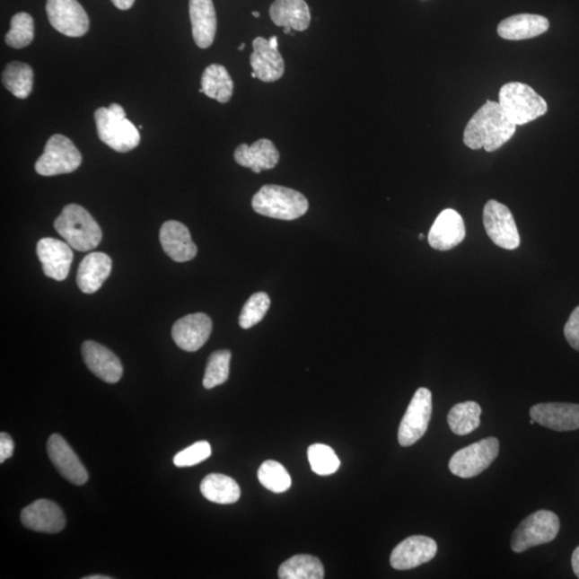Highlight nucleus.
I'll list each match as a JSON object with an SVG mask.
<instances>
[{"instance_id":"obj_1","label":"nucleus","mask_w":579,"mask_h":579,"mask_svg":"<svg viewBox=\"0 0 579 579\" xmlns=\"http://www.w3.org/2000/svg\"><path fill=\"white\" fill-rule=\"evenodd\" d=\"M515 131L516 125L506 118L499 102L487 101L469 120L463 132V143L471 150L484 148L492 153L504 146Z\"/></svg>"},{"instance_id":"obj_2","label":"nucleus","mask_w":579,"mask_h":579,"mask_svg":"<svg viewBox=\"0 0 579 579\" xmlns=\"http://www.w3.org/2000/svg\"><path fill=\"white\" fill-rule=\"evenodd\" d=\"M54 227L66 242L77 251H91L101 244L102 232L84 207L69 204L55 220Z\"/></svg>"},{"instance_id":"obj_3","label":"nucleus","mask_w":579,"mask_h":579,"mask_svg":"<svg viewBox=\"0 0 579 579\" xmlns=\"http://www.w3.org/2000/svg\"><path fill=\"white\" fill-rule=\"evenodd\" d=\"M98 136L104 145L118 153H128L139 146L141 136L136 127L126 118L123 107L113 103L95 112Z\"/></svg>"},{"instance_id":"obj_4","label":"nucleus","mask_w":579,"mask_h":579,"mask_svg":"<svg viewBox=\"0 0 579 579\" xmlns=\"http://www.w3.org/2000/svg\"><path fill=\"white\" fill-rule=\"evenodd\" d=\"M255 212L269 218L294 220L304 216L309 204L301 192L277 185H266L252 197Z\"/></svg>"},{"instance_id":"obj_5","label":"nucleus","mask_w":579,"mask_h":579,"mask_svg":"<svg viewBox=\"0 0 579 579\" xmlns=\"http://www.w3.org/2000/svg\"><path fill=\"white\" fill-rule=\"evenodd\" d=\"M499 104L506 118L516 126L536 120L548 112V103L531 86L511 82L501 87Z\"/></svg>"},{"instance_id":"obj_6","label":"nucleus","mask_w":579,"mask_h":579,"mask_svg":"<svg viewBox=\"0 0 579 579\" xmlns=\"http://www.w3.org/2000/svg\"><path fill=\"white\" fill-rule=\"evenodd\" d=\"M560 521L554 512L540 510L529 515L513 533L511 548L522 553L536 546L550 543L558 536Z\"/></svg>"},{"instance_id":"obj_7","label":"nucleus","mask_w":579,"mask_h":579,"mask_svg":"<svg viewBox=\"0 0 579 579\" xmlns=\"http://www.w3.org/2000/svg\"><path fill=\"white\" fill-rule=\"evenodd\" d=\"M81 164L82 154L74 142L63 135H54L47 142L35 169L42 176H55L73 173Z\"/></svg>"},{"instance_id":"obj_8","label":"nucleus","mask_w":579,"mask_h":579,"mask_svg":"<svg viewBox=\"0 0 579 579\" xmlns=\"http://www.w3.org/2000/svg\"><path fill=\"white\" fill-rule=\"evenodd\" d=\"M499 448V441L494 437L466 446L452 456L450 471L462 478L477 477L497 459Z\"/></svg>"},{"instance_id":"obj_9","label":"nucleus","mask_w":579,"mask_h":579,"mask_svg":"<svg viewBox=\"0 0 579 579\" xmlns=\"http://www.w3.org/2000/svg\"><path fill=\"white\" fill-rule=\"evenodd\" d=\"M485 231L495 245L506 250H517L521 245L514 217L504 204L490 200L485 204L483 212Z\"/></svg>"},{"instance_id":"obj_10","label":"nucleus","mask_w":579,"mask_h":579,"mask_svg":"<svg viewBox=\"0 0 579 579\" xmlns=\"http://www.w3.org/2000/svg\"><path fill=\"white\" fill-rule=\"evenodd\" d=\"M432 413V391L426 388L418 389L400 423L399 443L401 446H411L426 434Z\"/></svg>"},{"instance_id":"obj_11","label":"nucleus","mask_w":579,"mask_h":579,"mask_svg":"<svg viewBox=\"0 0 579 579\" xmlns=\"http://www.w3.org/2000/svg\"><path fill=\"white\" fill-rule=\"evenodd\" d=\"M47 13L49 23L65 36L82 37L90 30V19L77 0H48Z\"/></svg>"},{"instance_id":"obj_12","label":"nucleus","mask_w":579,"mask_h":579,"mask_svg":"<svg viewBox=\"0 0 579 579\" xmlns=\"http://www.w3.org/2000/svg\"><path fill=\"white\" fill-rule=\"evenodd\" d=\"M252 48L250 65L257 79L266 83L280 80L285 74V62L278 49L277 37H258Z\"/></svg>"},{"instance_id":"obj_13","label":"nucleus","mask_w":579,"mask_h":579,"mask_svg":"<svg viewBox=\"0 0 579 579\" xmlns=\"http://www.w3.org/2000/svg\"><path fill=\"white\" fill-rule=\"evenodd\" d=\"M438 553V545L432 538L413 536L402 540L390 555L395 570H410L432 561Z\"/></svg>"},{"instance_id":"obj_14","label":"nucleus","mask_w":579,"mask_h":579,"mask_svg":"<svg viewBox=\"0 0 579 579\" xmlns=\"http://www.w3.org/2000/svg\"><path fill=\"white\" fill-rule=\"evenodd\" d=\"M37 255L47 277L57 281L68 277L74 261V252L68 242L46 237L39 241Z\"/></svg>"},{"instance_id":"obj_15","label":"nucleus","mask_w":579,"mask_h":579,"mask_svg":"<svg viewBox=\"0 0 579 579\" xmlns=\"http://www.w3.org/2000/svg\"><path fill=\"white\" fill-rule=\"evenodd\" d=\"M48 455L60 476L81 487L88 481V472L79 457L62 435L54 434L48 441Z\"/></svg>"},{"instance_id":"obj_16","label":"nucleus","mask_w":579,"mask_h":579,"mask_svg":"<svg viewBox=\"0 0 579 579\" xmlns=\"http://www.w3.org/2000/svg\"><path fill=\"white\" fill-rule=\"evenodd\" d=\"M212 329V320L207 314L192 313L175 322L172 338L181 350L196 352L206 344Z\"/></svg>"},{"instance_id":"obj_17","label":"nucleus","mask_w":579,"mask_h":579,"mask_svg":"<svg viewBox=\"0 0 579 579\" xmlns=\"http://www.w3.org/2000/svg\"><path fill=\"white\" fill-rule=\"evenodd\" d=\"M21 522L30 531L58 533L66 526L64 512L51 500L39 499L21 513Z\"/></svg>"},{"instance_id":"obj_18","label":"nucleus","mask_w":579,"mask_h":579,"mask_svg":"<svg viewBox=\"0 0 579 579\" xmlns=\"http://www.w3.org/2000/svg\"><path fill=\"white\" fill-rule=\"evenodd\" d=\"M82 355L87 368L102 382L114 384L123 377L124 369L119 358L108 347L87 340L82 346Z\"/></svg>"},{"instance_id":"obj_19","label":"nucleus","mask_w":579,"mask_h":579,"mask_svg":"<svg viewBox=\"0 0 579 579\" xmlns=\"http://www.w3.org/2000/svg\"><path fill=\"white\" fill-rule=\"evenodd\" d=\"M531 416L540 426L556 432H572L579 429V405L576 404H538L531 408Z\"/></svg>"},{"instance_id":"obj_20","label":"nucleus","mask_w":579,"mask_h":579,"mask_svg":"<svg viewBox=\"0 0 579 579\" xmlns=\"http://www.w3.org/2000/svg\"><path fill=\"white\" fill-rule=\"evenodd\" d=\"M465 223L454 209H444L429 231L428 242L435 250L448 251L465 240Z\"/></svg>"},{"instance_id":"obj_21","label":"nucleus","mask_w":579,"mask_h":579,"mask_svg":"<svg viewBox=\"0 0 579 579\" xmlns=\"http://www.w3.org/2000/svg\"><path fill=\"white\" fill-rule=\"evenodd\" d=\"M160 242L164 252L175 262H189L197 256V248L192 241L189 228L175 220L162 224Z\"/></svg>"},{"instance_id":"obj_22","label":"nucleus","mask_w":579,"mask_h":579,"mask_svg":"<svg viewBox=\"0 0 579 579\" xmlns=\"http://www.w3.org/2000/svg\"><path fill=\"white\" fill-rule=\"evenodd\" d=\"M269 16L275 25L284 27L285 35H292L291 31H306L311 21L305 0H275L270 5Z\"/></svg>"},{"instance_id":"obj_23","label":"nucleus","mask_w":579,"mask_h":579,"mask_svg":"<svg viewBox=\"0 0 579 579\" xmlns=\"http://www.w3.org/2000/svg\"><path fill=\"white\" fill-rule=\"evenodd\" d=\"M192 36L198 48L212 46L217 31V16L213 0H190Z\"/></svg>"},{"instance_id":"obj_24","label":"nucleus","mask_w":579,"mask_h":579,"mask_svg":"<svg viewBox=\"0 0 579 579\" xmlns=\"http://www.w3.org/2000/svg\"><path fill=\"white\" fill-rule=\"evenodd\" d=\"M235 162L241 167L250 169L253 173L272 170L277 165L280 154L272 141L258 140L252 145H241L234 153Z\"/></svg>"},{"instance_id":"obj_25","label":"nucleus","mask_w":579,"mask_h":579,"mask_svg":"<svg viewBox=\"0 0 579 579\" xmlns=\"http://www.w3.org/2000/svg\"><path fill=\"white\" fill-rule=\"evenodd\" d=\"M111 270V258L103 252H92L80 264L76 275L77 285L86 294H95L108 279Z\"/></svg>"},{"instance_id":"obj_26","label":"nucleus","mask_w":579,"mask_h":579,"mask_svg":"<svg viewBox=\"0 0 579 579\" xmlns=\"http://www.w3.org/2000/svg\"><path fill=\"white\" fill-rule=\"evenodd\" d=\"M549 29V22L542 15L517 14L501 22L498 34L505 40H526L544 34Z\"/></svg>"},{"instance_id":"obj_27","label":"nucleus","mask_w":579,"mask_h":579,"mask_svg":"<svg viewBox=\"0 0 579 579\" xmlns=\"http://www.w3.org/2000/svg\"><path fill=\"white\" fill-rule=\"evenodd\" d=\"M200 488L204 498L214 504H233L241 497L239 484L224 474H208L203 478Z\"/></svg>"},{"instance_id":"obj_28","label":"nucleus","mask_w":579,"mask_h":579,"mask_svg":"<svg viewBox=\"0 0 579 579\" xmlns=\"http://www.w3.org/2000/svg\"><path fill=\"white\" fill-rule=\"evenodd\" d=\"M203 93L220 103H227L233 95L234 84L228 70L214 64L204 70L201 82Z\"/></svg>"},{"instance_id":"obj_29","label":"nucleus","mask_w":579,"mask_h":579,"mask_svg":"<svg viewBox=\"0 0 579 579\" xmlns=\"http://www.w3.org/2000/svg\"><path fill=\"white\" fill-rule=\"evenodd\" d=\"M278 576L281 579H322L324 567L316 557L297 555L280 566Z\"/></svg>"},{"instance_id":"obj_30","label":"nucleus","mask_w":579,"mask_h":579,"mask_svg":"<svg viewBox=\"0 0 579 579\" xmlns=\"http://www.w3.org/2000/svg\"><path fill=\"white\" fill-rule=\"evenodd\" d=\"M481 407L476 401H466L452 408L448 415L449 426L457 435H467L481 425Z\"/></svg>"},{"instance_id":"obj_31","label":"nucleus","mask_w":579,"mask_h":579,"mask_svg":"<svg viewBox=\"0 0 579 579\" xmlns=\"http://www.w3.org/2000/svg\"><path fill=\"white\" fill-rule=\"evenodd\" d=\"M3 84L16 98L26 99L31 95L34 85V71L30 65L10 63L4 70Z\"/></svg>"},{"instance_id":"obj_32","label":"nucleus","mask_w":579,"mask_h":579,"mask_svg":"<svg viewBox=\"0 0 579 579\" xmlns=\"http://www.w3.org/2000/svg\"><path fill=\"white\" fill-rule=\"evenodd\" d=\"M259 481L275 494L286 492L291 487V477L281 463L275 461L263 462L258 471Z\"/></svg>"},{"instance_id":"obj_33","label":"nucleus","mask_w":579,"mask_h":579,"mask_svg":"<svg viewBox=\"0 0 579 579\" xmlns=\"http://www.w3.org/2000/svg\"><path fill=\"white\" fill-rule=\"evenodd\" d=\"M34 19L29 13H16L11 20V29L4 37L5 43L10 48H23L34 40Z\"/></svg>"},{"instance_id":"obj_34","label":"nucleus","mask_w":579,"mask_h":579,"mask_svg":"<svg viewBox=\"0 0 579 579\" xmlns=\"http://www.w3.org/2000/svg\"><path fill=\"white\" fill-rule=\"evenodd\" d=\"M231 352L220 350L214 352L208 358L203 385L206 390L216 388L227 382L230 374Z\"/></svg>"},{"instance_id":"obj_35","label":"nucleus","mask_w":579,"mask_h":579,"mask_svg":"<svg viewBox=\"0 0 579 579\" xmlns=\"http://www.w3.org/2000/svg\"><path fill=\"white\" fill-rule=\"evenodd\" d=\"M308 461L311 470L323 477L334 474L340 467V461L335 451L325 444L317 443L309 446Z\"/></svg>"},{"instance_id":"obj_36","label":"nucleus","mask_w":579,"mask_h":579,"mask_svg":"<svg viewBox=\"0 0 579 579\" xmlns=\"http://www.w3.org/2000/svg\"><path fill=\"white\" fill-rule=\"evenodd\" d=\"M269 306L270 299L266 292H258V294L251 295L250 299L242 307L239 320L241 328L250 329L261 322L266 317Z\"/></svg>"},{"instance_id":"obj_37","label":"nucleus","mask_w":579,"mask_h":579,"mask_svg":"<svg viewBox=\"0 0 579 579\" xmlns=\"http://www.w3.org/2000/svg\"><path fill=\"white\" fill-rule=\"evenodd\" d=\"M212 455V446L207 441H198L174 456V465L179 468L192 467L206 461Z\"/></svg>"},{"instance_id":"obj_38","label":"nucleus","mask_w":579,"mask_h":579,"mask_svg":"<svg viewBox=\"0 0 579 579\" xmlns=\"http://www.w3.org/2000/svg\"><path fill=\"white\" fill-rule=\"evenodd\" d=\"M565 336L573 349L579 352V306L573 311L566 323Z\"/></svg>"},{"instance_id":"obj_39","label":"nucleus","mask_w":579,"mask_h":579,"mask_svg":"<svg viewBox=\"0 0 579 579\" xmlns=\"http://www.w3.org/2000/svg\"><path fill=\"white\" fill-rule=\"evenodd\" d=\"M14 443L8 434H0V463H4L13 455Z\"/></svg>"},{"instance_id":"obj_40","label":"nucleus","mask_w":579,"mask_h":579,"mask_svg":"<svg viewBox=\"0 0 579 579\" xmlns=\"http://www.w3.org/2000/svg\"><path fill=\"white\" fill-rule=\"evenodd\" d=\"M111 2L119 10H129L135 4L136 0H111Z\"/></svg>"},{"instance_id":"obj_41","label":"nucleus","mask_w":579,"mask_h":579,"mask_svg":"<svg viewBox=\"0 0 579 579\" xmlns=\"http://www.w3.org/2000/svg\"><path fill=\"white\" fill-rule=\"evenodd\" d=\"M572 566L575 575L579 578V546L572 556Z\"/></svg>"},{"instance_id":"obj_42","label":"nucleus","mask_w":579,"mask_h":579,"mask_svg":"<svg viewBox=\"0 0 579 579\" xmlns=\"http://www.w3.org/2000/svg\"><path fill=\"white\" fill-rule=\"evenodd\" d=\"M112 577L107 575H90L84 577V579H111Z\"/></svg>"},{"instance_id":"obj_43","label":"nucleus","mask_w":579,"mask_h":579,"mask_svg":"<svg viewBox=\"0 0 579 579\" xmlns=\"http://www.w3.org/2000/svg\"><path fill=\"white\" fill-rule=\"evenodd\" d=\"M252 15L255 16V18H260V13H258V11H253Z\"/></svg>"},{"instance_id":"obj_44","label":"nucleus","mask_w":579,"mask_h":579,"mask_svg":"<svg viewBox=\"0 0 579 579\" xmlns=\"http://www.w3.org/2000/svg\"><path fill=\"white\" fill-rule=\"evenodd\" d=\"M245 47H246V44H245V43H241V46L239 47V51H242V49H244V48H245Z\"/></svg>"},{"instance_id":"obj_45","label":"nucleus","mask_w":579,"mask_h":579,"mask_svg":"<svg viewBox=\"0 0 579 579\" xmlns=\"http://www.w3.org/2000/svg\"><path fill=\"white\" fill-rule=\"evenodd\" d=\"M251 76H252V77H255V79H257V75H256L255 73H252V74H251Z\"/></svg>"},{"instance_id":"obj_46","label":"nucleus","mask_w":579,"mask_h":579,"mask_svg":"<svg viewBox=\"0 0 579 579\" xmlns=\"http://www.w3.org/2000/svg\"><path fill=\"white\" fill-rule=\"evenodd\" d=\"M420 240H424V234L420 235Z\"/></svg>"}]
</instances>
